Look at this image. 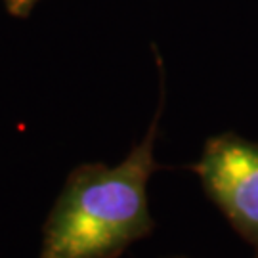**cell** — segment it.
I'll use <instances>...</instances> for the list:
<instances>
[{
  "mask_svg": "<svg viewBox=\"0 0 258 258\" xmlns=\"http://www.w3.org/2000/svg\"><path fill=\"white\" fill-rule=\"evenodd\" d=\"M163 102L161 79V102L148 134L122 163H88L69 174L42 228L40 258H119L153 231L148 182L161 168L153 149Z\"/></svg>",
  "mask_w": 258,
  "mask_h": 258,
  "instance_id": "obj_1",
  "label": "cell"
},
{
  "mask_svg": "<svg viewBox=\"0 0 258 258\" xmlns=\"http://www.w3.org/2000/svg\"><path fill=\"white\" fill-rule=\"evenodd\" d=\"M191 170L207 197L258 258V142L235 132L212 136Z\"/></svg>",
  "mask_w": 258,
  "mask_h": 258,
  "instance_id": "obj_2",
  "label": "cell"
},
{
  "mask_svg": "<svg viewBox=\"0 0 258 258\" xmlns=\"http://www.w3.org/2000/svg\"><path fill=\"white\" fill-rule=\"evenodd\" d=\"M37 2L38 0H4L8 12L16 18H27L33 12V8L37 6Z\"/></svg>",
  "mask_w": 258,
  "mask_h": 258,
  "instance_id": "obj_3",
  "label": "cell"
},
{
  "mask_svg": "<svg viewBox=\"0 0 258 258\" xmlns=\"http://www.w3.org/2000/svg\"><path fill=\"white\" fill-rule=\"evenodd\" d=\"M178 258H180V256H178Z\"/></svg>",
  "mask_w": 258,
  "mask_h": 258,
  "instance_id": "obj_4",
  "label": "cell"
}]
</instances>
